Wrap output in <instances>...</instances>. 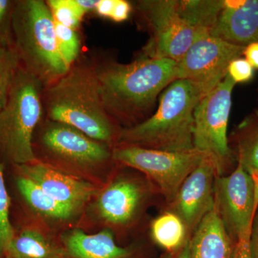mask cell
<instances>
[{
    "mask_svg": "<svg viewBox=\"0 0 258 258\" xmlns=\"http://www.w3.org/2000/svg\"><path fill=\"white\" fill-rule=\"evenodd\" d=\"M105 111L123 128L134 126L152 115L162 91L176 80L175 61L140 55L121 63L108 55L91 57Z\"/></svg>",
    "mask_w": 258,
    "mask_h": 258,
    "instance_id": "cell-1",
    "label": "cell"
},
{
    "mask_svg": "<svg viewBox=\"0 0 258 258\" xmlns=\"http://www.w3.org/2000/svg\"><path fill=\"white\" fill-rule=\"evenodd\" d=\"M46 118L78 129L95 140L116 145L120 130L105 111L91 57L81 55L60 79L43 88Z\"/></svg>",
    "mask_w": 258,
    "mask_h": 258,
    "instance_id": "cell-2",
    "label": "cell"
},
{
    "mask_svg": "<svg viewBox=\"0 0 258 258\" xmlns=\"http://www.w3.org/2000/svg\"><path fill=\"white\" fill-rule=\"evenodd\" d=\"M206 95L191 81L174 80L161 93L157 108L149 118L139 124L121 128L115 147L170 152L192 150L194 113Z\"/></svg>",
    "mask_w": 258,
    "mask_h": 258,
    "instance_id": "cell-3",
    "label": "cell"
},
{
    "mask_svg": "<svg viewBox=\"0 0 258 258\" xmlns=\"http://www.w3.org/2000/svg\"><path fill=\"white\" fill-rule=\"evenodd\" d=\"M12 27L20 66L44 87L66 74L69 68L59 52L55 21L46 2L16 0Z\"/></svg>",
    "mask_w": 258,
    "mask_h": 258,
    "instance_id": "cell-4",
    "label": "cell"
},
{
    "mask_svg": "<svg viewBox=\"0 0 258 258\" xmlns=\"http://www.w3.org/2000/svg\"><path fill=\"white\" fill-rule=\"evenodd\" d=\"M42 83L20 66L8 101L0 110V154L15 166L37 160L34 134L43 119Z\"/></svg>",
    "mask_w": 258,
    "mask_h": 258,
    "instance_id": "cell-5",
    "label": "cell"
},
{
    "mask_svg": "<svg viewBox=\"0 0 258 258\" xmlns=\"http://www.w3.org/2000/svg\"><path fill=\"white\" fill-rule=\"evenodd\" d=\"M139 20L149 33L141 55L177 62L200 35L180 15L177 0H140L134 4Z\"/></svg>",
    "mask_w": 258,
    "mask_h": 258,
    "instance_id": "cell-6",
    "label": "cell"
},
{
    "mask_svg": "<svg viewBox=\"0 0 258 258\" xmlns=\"http://www.w3.org/2000/svg\"><path fill=\"white\" fill-rule=\"evenodd\" d=\"M235 85L227 75L220 84L202 98L194 113V149L212 159L217 176L224 175L232 164L227 128Z\"/></svg>",
    "mask_w": 258,
    "mask_h": 258,
    "instance_id": "cell-7",
    "label": "cell"
},
{
    "mask_svg": "<svg viewBox=\"0 0 258 258\" xmlns=\"http://www.w3.org/2000/svg\"><path fill=\"white\" fill-rule=\"evenodd\" d=\"M206 155L196 149L170 152L130 146L113 149V160L144 173L167 201L174 200L185 179Z\"/></svg>",
    "mask_w": 258,
    "mask_h": 258,
    "instance_id": "cell-8",
    "label": "cell"
},
{
    "mask_svg": "<svg viewBox=\"0 0 258 258\" xmlns=\"http://www.w3.org/2000/svg\"><path fill=\"white\" fill-rule=\"evenodd\" d=\"M38 144L52 160L66 165L93 169L113 159V149L71 125L43 118Z\"/></svg>",
    "mask_w": 258,
    "mask_h": 258,
    "instance_id": "cell-9",
    "label": "cell"
},
{
    "mask_svg": "<svg viewBox=\"0 0 258 258\" xmlns=\"http://www.w3.org/2000/svg\"><path fill=\"white\" fill-rule=\"evenodd\" d=\"M245 47L210 33L200 35L176 64V79L191 81L208 94L223 81L229 64L243 55Z\"/></svg>",
    "mask_w": 258,
    "mask_h": 258,
    "instance_id": "cell-10",
    "label": "cell"
},
{
    "mask_svg": "<svg viewBox=\"0 0 258 258\" xmlns=\"http://www.w3.org/2000/svg\"><path fill=\"white\" fill-rule=\"evenodd\" d=\"M215 209L234 242L249 235L258 208L252 176L237 162L227 176H217L214 186Z\"/></svg>",
    "mask_w": 258,
    "mask_h": 258,
    "instance_id": "cell-11",
    "label": "cell"
},
{
    "mask_svg": "<svg viewBox=\"0 0 258 258\" xmlns=\"http://www.w3.org/2000/svg\"><path fill=\"white\" fill-rule=\"evenodd\" d=\"M217 176L215 162L208 156L183 181L171 201L172 212L184 222L188 234L215 208L214 186Z\"/></svg>",
    "mask_w": 258,
    "mask_h": 258,
    "instance_id": "cell-12",
    "label": "cell"
},
{
    "mask_svg": "<svg viewBox=\"0 0 258 258\" xmlns=\"http://www.w3.org/2000/svg\"><path fill=\"white\" fill-rule=\"evenodd\" d=\"M16 166L21 175L32 180L52 198L76 211L87 203L95 191L89 183L70 176L38 159Z\"/></svg>",
    "mask_w": 258,
    "mask_h": 258,
    "instance_id": "cell-13",
    "label": "cell"
},
{
    "mask_svg": "<svg viewBox=\"0 0 258 258\" xmlns=\"http://www.w3.org/2000/svg\"><path fill=\"white\" fill-rule=\"evenodd\" d=\"M146 197L147 190L142 183L131 178H119L100 194L97 212L108 225H127L138 215Z\"/></svg>",
    "mask_w": 258,
    "mask_h": 258,
    "instance_id": "cell-14",
    "label": "cell"
},
{
    "mask_svg": "<svg viewBox=\"0 0 258 258\" xmlns=\"http://www.w3.org/2000/svg\"><path fill=\"white\" fill-rule=\"evenodd\" d=\"M210 34L239 46L258 42V0H224Z\"/></svg>",
    "mask_w": 258,
    "mask_h": 258,
    "instance_id": "cell-15",
    "label": "cell"
},
{
    "mask_svg": "<svg viewBox=\"0 0 258 258\" xmlns=\"http://www.w3.org/2000/svg\"><path fill=\"white\" fill-rule=\"evenodd\" d=\"M235 242L214 208L199 224L189 239L191 258H233Z\"/></svg>",
    "mask_w": 258,
    "mask_h": 258,
    "instance_id": "cell-16",
    "label": "cell"
},
{
    "mask_svg": "<svg viewBox=\"0 0 258 258\" xmlns=\"http://www.w3.org/2000/svg\"><path fill=\"white\" fill-rule=\"evenodd\" d=\"M64 249L70 258H131L132 251L120 247L109 230L88 235L79 229L64 234Z\"/></svg>",
    "mask_w": 258,
    "mask_h": 258,
    "instance_id": "cell-17",
    "label": "cell"
},
{
    "mask_svg": "<svg viewBox=\"0 0 258 258\" xmlns=\"http://www.w3.org/2000/svg\"><path fill=\"white\" fill-rule=\"evenodd\" d=\"M4 258H70L64 247L57 245L38 230L27 228L15 235Z\"/></svg>",
    "mask_w": 258,
    "mask_h": 258,
    "instance_id": "cell-18",
    "label": "cell"
},
{
    "mask_svg": "<svg viewBox=\"0 0 258 258\" xmlns=\"http://www.w3.org/2000/svg\"><path fill=\"white\" fill-rule=\"evenodd\" d=\"M18 189L25 201L37 213L57 220H69L77 211L52 198L32 180L22 175L17 179Z\"/></svg>",
    "mask_w": 258,
    "mask_h": 258,
    "instance_id": "cell-19",
    "label": "cell"
},
{
    "mask_svg": "<svg viewBox=\"0 0 258 258\" xmlns=\"http://www.w3.org/2000/svg\"><path fill=\"white\" fill-rule=\"evenodd\" d=\"M224 0H177L180 15L202 33H210L223 8Z\"/></svg>",
    "mask_w": 258,
    "mask_h": 258,
    "instance_id": "cell-20",
    "label": "cell"
},
{
    "mask_svg": "<svg viewBox=\"0 0 258 258\" xmlns=\"http://www.w3.org/2000/svg\"><path fill=\"white\" fill-rule=\"evenodd\" d=\"M235 137L237 161L249 174L258 172V111L240 123Z\"/></svg>",
    "mask_w": 258,
    "mask_h": 258,
    "instance_id": "cell-21",
    "label": "cell"
},
{
    "mask_svg": "<svg viewBox=\"0 0 258 258\" xmlns=\"http://www.w3.org/2000/svg\"><path fill=\"white\" fill-rule=\"evenodd\" d=\"M152 235L156 243L168 251L181 249L189 234L184 222L174 212L162 214L153 221Z\"/></svg>",
    "mask_w": 258,
    "mask_h": 258,
    "instance_id": "cell-22",
    "label": "cell"
},
{
    "mask_svg": "<svg viewBox=\"0 0 258 258\" xmlns=\"http://www.w3.org/2000/svg\"><path fill=\"white\" fill-rule=\"evenodd\" d=\"M20 66V60L13 47L0 46V110L8 101Z\"/></svg>",
    "mask_w": 258,
    "mask_h": 258,
    "instance_id": "cell-23",
    "label": "cell"
},
{
    "mask_svg": "<svg viewBox=\"0 0 258 258\" xmlns=\"http://www.w3.org/2000/svg\"><path fill=\"white\" fill-rule=\"evenodd\" d=\"M56 40L62 60L71 67L81 55V39L77 30L55 22Z\"/></svg>",
    "mask_w": 258,
    "mask_h": 258,
    "instance_id": "cell-24",
    "label": "cell"
},
{
    "mask_svg": "<svg viewBox=\"0 0 258 258\" xmlns=\"http://www.w3.org/2000/svg\"><path fill=\"white\" fill-rule=\"evenodd\" d=\"M10 199L4 179V166L0 162V258L15 235L10 219Z\"/></svg>",
    "mask_w": 258,
    "mask_h": 258,
    "instance_id": "cell-25",
    "label": "cell"
},
{
    "mask_svg": "<svg viewBox=\"0 0 258 258\" xmlns=\"http://www.w3.org/2000/svg\"><path fill=\"white\" fill-rule=\"evenodd\" d=\"M47 6L56 23L78 30L86 13L75 0H47Z\"/></svg>",
    "mask_w": 258,
    "mask_h": 258,
    "instance_id": "cell-26",
    "label": "cell"
},
{
    "mask_svg": "<svg viewBox=\"0 0 258 258\" xmlns=\"http://www.w3.org/2000/svg\"><path fill=\"white\" fill-rule=\"evenodd\" d=\"M16 0H0V46L13 47V14Z\"/></svg>",
    "mask_w": 258,
    "mask_h": 258,
    "instance_id": "cell-27",
    "label": "cell"
},
{
    "mask_svg": "<svg viewBox=\"0 0 258 258\" xmlns=\"http://www.w3.org/2000/svg\"><path fill=\"white\" fill-rule=\"evenodd\" d=\"M227 75L235 84L247 83L253 79L254 69L244 57H240L229 64Z\"/></svg>",
    "mask_w": 258,
    "mask_h": 258,
    "instance_id": "cell-28",
    "label": "cell"
},
{
    "mask_svg": "<svg viewBox=\"0 0 258 258\" xmlns=\"http://www.w3.org/2000/svg\"><path fill=\"white\" fill-rule=\"evenodd\" d=\"M133 7L132 3L125 0H115L114 8L110 20L115 23H122L128 20Z\"/></svg>",
    "mask_w": 258,
    "mask_h": 258,
    "instance_id": "cell-29",
    "label": "cell"
},
{
    "mask_svg": "<svg viewBox=\"0 0 258 258\" xmlns=\"http://www.w3.org/2000/svg\"><path fill=\"white\" fill-rule=\"evenodd\" d=\"M249 235L241 237L236 242L233 258H252L249 247Z\"/></svg>",
    "mask_w": 258,
    "mask_h": 258,
    "instance_id": "cell-30",
    "label": "cell"
},
{
    "mask_svg": "<svg viewBox=\"0 0 258 258\" xmlns=\"http://www.w3.org/2000/svg\"><path fill=\"white\" fill-rule=\"evenodd\" d=\"M249 247L252 258H258V208L254 215L251 229Z\"/></svg>",
    "mask_w": 258,
    "mask_h": 258,
    "instance_id": "cell-31",
    "label": "cell"
},
{
    "mask_svg": "<svg viewBox=\"0 0 258 258\" xmlns=\"http://www.w3.org/2000/svg\"><path fill=\"white\" fill-rule=\"evenodd\" d=\"M115 0H98L95 10L97 15L105 18H111Z\"/></svg>",
    "mask_w": 258,
    "mask_h": 258,
    "instance_id": "cell-32",
    "label": "cell"
},
{
    "mask_svg": "<svg viewBox=\"0 0 258 258\" xmlns=\"http://www.w3.org/2000/svg\"><path fill=\"white\" fill-rule=\"evenodd\" d=\"M243 55L254 69H258V42L247 45L244 48Z\"/></svg>",
    "mask_w": 258,
    "mask_h": 258,
    "instance_id": "cell-33",
    "label": "cell"
},
{
    "mask_svg": "<svg viewBox=\"0 0 258 258\" xmlns=\"http://www.w3.org/2000/svg\"><path fill=\"white\" fill-rule=\"evenodd\" d=\"M75 2L86 14L89 12L95 11L98 0H75Z\"/></svg>",
    "mask_w": 258,
    "mask_h": 258,
    "instance_id": "cell-34",
    "label": "cell"
},
{
    "mask_svg": "<svg viewBox=\"0 0 258 258\" xmlns=\"http://www.w3.org/2000/svg\"><path fill=\"white\" fill-rule=\"evenodd\" d=\"M176 258H191L189 249V240H186L182 247L180 249L179 254Z\"/></svg>",
    "mask_w": 258,
    "mask_h": 258,
    "instance_id": "cell-35",
    "label": "cell"
},
{
    "mask_svg": "<svg viewBox=\"0 0 258 258\" xmlns=\"http://www.w3.org/2000/svg\"><path fill=\"white\" fill-rule=\"evenodd\" d=\"M252 176V180L254 181V188H255V196L256 200L258 203V172L253 173V174H250Z\"/></svg>",
    "mask_w": 258,
    "mask_h": 258,
    "instance_id": "cell-36",
    "label": "cell"
}]
</instances>
